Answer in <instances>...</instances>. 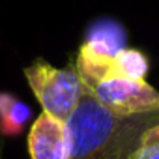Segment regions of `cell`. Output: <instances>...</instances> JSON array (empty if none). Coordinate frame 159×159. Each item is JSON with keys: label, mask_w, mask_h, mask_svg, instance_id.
Instances as JSON below:
<instances>
[{"label": "cell", "mask_w": 159, "mask_h": 159, "mask_svg": "<svg viewBox=\"0 0 159 159\" xmlns=\"http://www.w3.org/2000/svg\"><path fill=\"white\" fill-rule=\"evenodd\" d=\"M159 122V112L116 116L84 86L73 114L67 118L69 159H129L142 133Z\"/></svg>", "instance_id": "1"}, {"label": "cell", "mask_w": 159, "mask_h": 159, "mask_svg": "<svg viewBox=\"0 0 159 159\" xmlns=\"http://www.w3.org/2000/svg\"><path fill=\"white\" fill-rule=\"evenodd\" d=\"M23 73L43 112L67 122L84 90V83L77 67H54L47 60L38 58L26 66Z\"/></svg>", "instance_id": "2"}, {"label": "cell", "mask_w": 159, "mask_h": 159, "mask_svg": "<svg viewBox=\"0 0 159 159\" xmlns=\"http://www.w3.org/2000/svg\"><path fill=\"white\" fill-rule=\"evenodd\" d=\"M86 88L116 116L159 112V92L146 83V79L105 77Z\"/></svg>", "instance_id": "3"}, {"label": "cell", "mask_w": 159, "mask_h": 159, "mask_svg": "<svg viewBox=\"0 0 159 159\" xmlns=\"http://www.w3.org/2000/svg\"><path fill=\"white\" fill-rule=\"evenodd\" d=\"M30 159H69L71 140L67 122L41 112L28 133Z\"/></svg>", "instance_id": "4"}, {"label": "cell", "mask_w": 159, "mask_h": 159, "mask_svg": "<svg viewBox=\"0 0 159 159\" xmlns=\"http://www.w3.org/2000/svg\"><path fill=\"white\" fill-rule=\"evenodd\" d=\"M30 107L25 105L17 96L0 92V135L15 137L30 120Z\"/></svg>", "instance_id": "5"}, {"label": "cell", "mask_w": 159, "mask_h": 159, "mask_svg": "<svg viewBox=\"0 0 159 159\" xmlns=\"http://www.w3.org/2000/svg\"><path fill=\"white\" fill-rule=\"evenodd\" d=\"M129 159H159V122L142 133Z\"/></svg>", "instance_id": "6"}, {"label": "cell", "mask_w": 159, "mask_h": 159, "mask_svg": "<svg viewBox=\"0 0 159 159\" xmlns=\"http://www.w3.org/2000/svg\"><path fill=\"white\" fill-rule=\"evenodd\" d=\"M2 155H4V150H2V142H0V159H2Z\"/></svg>", "instance_id": "7"}]
</instances>
